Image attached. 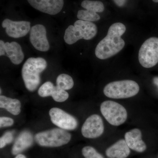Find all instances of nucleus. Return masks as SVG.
<instances>
[{
    "mask_svg": "<svg viewBox=\"0 0 158 158\" xmlns=\"http://www.w3.org/2000/svg\"><path fill=\"white\" fill-rule=\"evenodd\" d=\"M153 2L155 3H158V0H152Z\"/></svg>",
    "mask_w": 158,
    "mask_h": 158,
    "instance_id": "c756f323",
    "label": "nucleus"
},
{
    "mask_svg": "<svg viewBox=\"0 0 158 158\" xmlns=\"http://www.w3.org/2000/svg\"><path fill=\"white\" fill-rule=\"evenodd\" d=\"M140 90L139 85L131 80L111 82L104 88L106 96L113 99L127 98L135 96Z\"/></svg>",
    "mask_w": 158,
    "mask_h": 158,
    "instance_id": "20e7f679",
    "label": "nucleus"
},
{
    "mask_svg": "<svg viewBox=\"0 0 158 158\" xmlns=\"http://www.w3.org/2000/svg\"><path fill=\"white\" fill-rule=\"evenodd\" d=\"M82 153L85 158H104L102 155L97 151L94 148L87 146L83 148Z\"/></svg>",
    "mask_w": 158,
    "mask_h": 158,
    "instance_id": "5701e85b",
    "label": "nucleus"
},
{
    "mask_svg": "<svg viewBox=\"0 0 158 158\" xmlns=\"http://www.w3.org/2000/svg\"><path fill=\"white\" fill-rule=\"evenodd\" d=\"M126 31L123 24L116 23L110 26L107 34L101 40L95 48V56L103 60L118 53L124 48L125 43L121 36Z\"/></svg>",
    "mask_w": 158,
    "mask_h": 158,
    "instance_id": "f257e3e1",
    "label": "nucleus"
},
{
    "mask_svg": "<svg viewBox=\"0 0 158 158\" xmlns=\"http://www.w3.org/2000/svg\"><path fill=\"white\" fill-rule=\"evenodd\" d=\"M124 140L131 149L139 153L144 152L147 146L142 140V133L139 129L135 128L126 133Z\"/></svg>",
    "mask_w": 158,
    "mask_h": 158,
    "instance_id": "ddd939ff",
    "label": "nucleus"
},
{
    "mask_svg": "<svg viewBox=\"0 0 158 158\" xmlns=\"http://www.w3.org/2000/svg\"><path fill=\"white\" fill-rule=\"evenodd\" d=\"M6 56L15 65L20 64L24 58L21 47L16 42L6 43Z\"/></svg>",
    "mask_w": 158,
    "mask_h": 158,
    "instance_id": "dca6fc26",
    "label": "nucleus"
},
{
    "mask_svg": "<svg viewBox=\"0 0 158 158\" xmlns=\"http://www.w3.org/2000/svg\"><path fill=\"white\" fill-rule=\"evenodd\" d=\"M32 7L36 10L55 15L59 13L64 6V0H27Z\"/></svg>",
    "mask_w": 158,
    "mask_h": 158,
    "instance_id": "f8f14e48",
    "label": "nucleus"
},
{
    "mask_svg": "<svg viewBox=\"0 0 158 158\" xmlns=\"http://www.w3.org/2000/svg\"><path fill=\"white\" fill-rule=\"evenodd\" d=\"M153 82L155 85L158 88V77H155L154 78Z\"/></svg>",
    "mask_w": 158,
    "mask_h": 158,
    "instance_id": "cd10ccee",
    "label": "nucleus"
},
{
    "mask_svg": "<svg viewBox=\"0 0 158 158\" xmlns=\"http://www.w3.org/2000/svg\"><path fill=\"white\" fill-rule=\"evenodd\" d=\"M55 86L51 82H45L39 88L38 90V94L41 97L52 96Z\"/></svg>",
    "mask_w": 158,
    "mask_h": 158,
    "instance_id": "4be33fe9",
    "label": "nucleus"
},
{
    "mask_svg": "<svg viewBox=\"0 0 158 158\" xmlns=\"http://www.w3.org/2000/svg\"><path fill=\"white\" fill-rule=\"evenodd\" d=\"M34 138L29 131H24L18 136L11 149L13 155H17L32 146Z\"/></svg>",
    "mask_w": 158,
    "mask_h": 158,
    "instance_id": "4468645a",
    "label": "nucleus"
},
{
    "mask_svg": "<svg viewBox=\"0 0 158 158\" xmlns=\"http://www.w3.org/2000/svg\"><path fill=\"white\" fill-rule=\"evenodd\" d=\"M116 6L119 7H122L125 6L127 0H113Z\"/></svg>",
    "mask_w": 158,
    "mask_h": 158,
    "instance_id": "bb28decb",
    "label": "nucleus"
},
{
    "mask_svg": "<svg viewBox=\"0 0 158 158\" xmlns=\"http://www.w3.org/2000/svg\"><path fill=\"white\" fill-rule=\"evenodd\" d=\"M47 66V62L40 57L29 58L23 65L22 75L26 88L35 91L40 83V74Z\"/></svg>",
    "mask_w": 158,
    "mask_h": 158,
    "instance_id": "f03ea898",
    "label": "nucleus"
},
{
    "mask_svg": "<svg viewBox=\"0 0 158 158\" xmlns=\"http://www.w3.org/2000/svg\"><path fill=\"white\" fill-rule=\"evenodd\" d=\"M100 110L106 120L112 125H121L127 119V110L122 105L116 102L112 101L103 102L101 105Z\"/></svg>",
    "mask_w": 158,
    "mask_h": 158,
    "instance_id": "423d86ee",
    "label": "nucleus"
},
{
    "mask_svg": "<svg viewBox=\"0 0 158 158\" xmlns=\"http://www.w3.org/2000/svg\"><path fill=\"white\" fill-rule=\"evenodd\" d=\"M14 139L13 133L12 131H8L3 135L0 138V148H2L7 144H10Z\"/></svg>",
    "mask_w": 158,
    "mask_h": 158,
    "instance_id": "b1692460",
    "label": "nucleus"
},
{
    "mask_svg": "<svg viewBox=\"0 0 158 158\" xmlns=\"http://www.w3.org/2000/svg\"><path fill=\"white\" fill-rule=\"evenodd\" d=\"M81 6L86 10L94 11V12H100L104 11V5L100 1L84 0L81 3Z\"/></svg>",
    "mask_w": 158,
    "mask_h": 158,
    "instance_id": "6ab92c4d",
    "label": "nucleus"
},
{
    "mask_svg": "<svg viewBox=\"0 0 158 158\" xmlns=\"http://www.w3.org/2000/svg\"><path fill=\"white\" fill-rule=\"evenodd\" d=\"M77 17L79 20L89 22L97 21L100 19V15L96 12L88 10H80L77 12Z\"/></svg>",
    "mask_w": 158,
    "mask_h": 158,
    "instance_id": "aec40b11",
    "label": "nucleus"
},
{
    "mask_svg": "<svg viewBox=\"0 0 158 158\" xmlns=\"http://www.w3.org/2000/svg\"><path fill=\"white\" fill-rule=\"evenodd\" d=\"M97 27L91 22L78 20L66 29L64 39L67 44H73L80 40L92 39L97 34Z\"/></svg>",
    "mask_w": 158,
    "mask_h": 158,
    "instance_id": "7ed1b4c3",
    "label": "nucleus"
},
{
    "mask_svg": "<svg viewBox=\"0 0 158 158\" xmlns=\"http://www.w3.org/2000/svg\"></svg>",
    "mask_w": 158,
    "mask_h": 158,
    "instance_id": "2f4dec72",
    "label": "nucleus"
},
{
    "mask_svg": "<svg viewBox=\"0 0 158 158\" xmlns=\"http://www.w3.org/2000/svg\"><path fill=\"white\" fill-rule=\"evenodd\" d=\"M104 131L103 122L100 116L91 115L86 119L81 128L82 135L87 138H96L102 135Z\"/></svg>",
    "mask_w": 158,
    "mask_h": 158,
    "instance_id": "1a4fd4ad",
    "label": "nucleus"
},
{
    "mask_svg": "<svg viewBox=\"0 0 158 158\" xmlns=\"http://www.w3.org/2000/svg\"><path fill=\"white\" fill-rule=\"evenodd\" d=\"M2 27L6 29L10 37L18 38L25 36L31 30V23L26 21H14L6 19L2 22Z\"/></svg>",
    "mask_w": 158,
    "mask_h": 158,
    "instance_id": "9b49d317",
    "label": "nucleus"
},
{
    "mask_svg": "<svg viewBox=\"0 0 158 158\" xmlns=\"http://www.w3.org/2000/svg\"><path fill=\"white\" fill-rule=\"evenodd\" d=\"M1 92V93H2V89H1V92Z\"/></svg>",
    "mask_w": 158,
    "mask_h": 158,
    "instance_id": "7c9ffc66",
    "label": "nucleus"
},
{
    "mask_svg": "<svg viewBox=\"0 0 158 158\" xmlns=\"http://www.w3.org/2000/svg\"><path fill=\"white\" fill-rule=\"evenodd\" d=\"M13 124L14 120L12 118L7 117L0 118V127L1 128L11 126Z\"/></svg>",
    "mask_w": 158,
    "mask_h": 158,
    "instance_id": "393cba45",
    "label": "nucleus"
},
{
    "mask_svg": "<svg viewBox=\"0 0 158 158\" xmlns=\"http://www.w3.org/2000/svg\"><path fill=\"white\" fill-rule=\"evenodd\" d=\"M15 158H27V157L23 155L19 154L17 155Z\"/></svg>",
    "mask_w": 158,
    "mask_h": 158,
    "instance_id": "c85d7f7f",
    "label": "nucleus"
},
{
    "mask_svg": "<svg viewBox=\"0 0 158 158\" xmlns=\"http://www.w3.org/2000/svg\"><path fill=\"white\" fill-rule=\"evenodd\" d=\"M131 151L124 139L117 141L108 148L106 155L110 158H126L129 156Z\"/></svg>",
    "mask_w": 158,
    "mask_h": 158,
    "instance_id": "2eb2a0df",
    "label": "nucleus"
},
{
    "mask_svg": "<svg viewBox=\"0 0 158 158\" xmlns=\"http://www.w3.org/2000/svg\"><path fill=\"white\" fill-rule=\"evenodd\" d=\"M46 33L45 27L43 25H35L31 28L30 41L34 48L37 50L45 52L49 50V43L47 37Z\"/></svg>",
    "mask_w": 158,
    "mask_h": 158,
    "instance_id": "9d476101",
    "label": "nucleus"
},
{
    "mask_svg": "<svg viewBox=\"0 0 158 158\" xmlns=\"http://www.w3.org/2000/svg\"><path fill=\"white\" fill-rule=\"evenodd\" d=\"M52 97L55 101L62 102H65L69 98V94L65 90L56 86L54 87Z\"/></svg>",
    "mask_w": 158,
    "mask_h": 158,
    "instance_id": "412c9836",
    "label": "nucleus"
},
{
    "mask_svg": "<svg viewBox=\"0 0 158 158\" xmlns=\"http://www.w3.org/2000/svg\"><path fill=\"white\" fill-rule=\"evenodd\" d=\"M21 104L17 99H12L1 95L0 96V107L6 109L7 111L16 116L21 112Z\"/></svg>",
    "mask_w": 158,
    "mask_h": 158,
    "instance_id": "f3484780",
    "label": "nucleus"
},
{
    "mask_svg": "<svg viewBox=\"0 0 158 158\" xmlns=\"http://www.w3.org/2000/svg\"><path fill=\"white\" fill-rule=\"evenodd\" d=\"M51 120L53 124L65 130H73L77 128L78 122L76 118L70 114L58 108L50 110Z\"/></svg>",
    "mask_w": 158,
    "mask_h": 158,
    "instance_id": "6e6552de",
    "label": "nucleus"
},
{
    "mask_svg": "<svg viewBox=\"0 0 158 158\" xmlns=\"http://www.w3.org/2000/svg\"><path fill=\"white\" fill-rule=\"evenodd\" d=\"M6 43L3 40H0V56L6 55Z\"/></svg>",
    "mask_w": 158,
    "mask_h": 158,
    "instance_id": "a878e982",
    "label": "nucleus"
},
{
    "mask_svg": "<svg viewBox=\"0 0 158 158\" xmlns=\"http://www.w3.org/2000/svg\"><path fill=\"white\" fill-rule=\"evenodd\" d=\"M71 135L65 130L54 128L37 133L35 140L41 146L57 147L67 144L70 141Z\"/></svg>",
    "mask_w": 158,
    "mask_h": 158,
    "instance_id": "39448f33",
    "label": "nucleus"
},
{
    "mask_svg": "<svg viewBox=\"0 0 158 158\" xmlns=\"http://www.w3.org/2000/svg\"><path fill=\"white\" fill-rule=\"evenodd\" d=\"M138 60L145 68L154 67L158 63V38L150 37L141 45L138 53Z\"/></svg>",
    "mask_w": 158,
    "mask_h": 158,
    "instance_id": "0eeeda50",
    "label": "nucleus"
},
{
    "mask_svg": "<svg viewBox=\"0 0 158 158\" xmlns=\"http://www.w3.org/2000/svg\"><path fill=\"white\" fill-rule=\"evenodd\" d=\"M56 86L63 90H69L73 88V79L70 76L66 74H61L57 77Z\"/></svg>",
    "mask_w": 158,
    "mask_h": 158,
    "instance_id": "a211bd4d",
    "label": "nucleus"
}]
</instances>
